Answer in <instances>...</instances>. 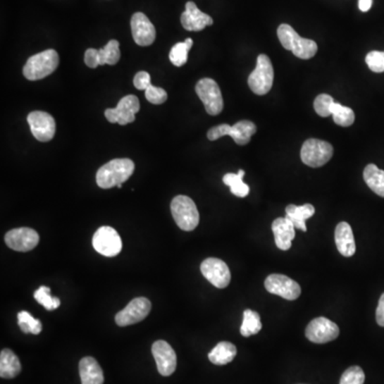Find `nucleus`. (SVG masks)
<instances>
[{
  "label": "nucleus",
  "instance_id": "obj_1",
  "mask_svg": "<svg viewBox=\"0 0 384 384\" xmlns=\"http://www.w3.org/2000/svg\"><path fill=\"white\" fill-rule=\"evenodd\" d=\"M135 171L134 161L128 159H118L99 168L97 173V184L101 189H110L117 186L122 188Z\"/></svg>",
  "mask_w": 384,
  "mask_h": 384
},
{
  "label": "nucleus",
  "instance_id": "obj_2",
  "mask_svg": "<svg viewBox=\"0 0 384 384\" xmlns=\"http://www.w3.org/2000/svg\"><path fill=\"white\" fill-rule=\"evenodd\" d=\"M278 37L282 47L287 51H292V54L300 59H311L318 51L316 42L301 37L290 25H280L278 28Z\"/></svg>",
  "mask_w": 384,
  "mask_h": 384
},
{
  "label": "nucleus",
  "instance_id": "obj_3",
  "mask_svg": "<svg viewBox=\"0 0 384 384\" xmlns=\"http://www.w3.org/2000/svg\"><path fill=\"white\" fill-rule=\"evenodd\" d=\"M59 66V55L54 49H47L29 58L25 64L24 76L28 80H40L53 74Z\"/></svg>",
  "mask_w": 384,
  "mask_h": 384
},
{
  "label": "nucleus",
  "instance_id": "obj_4",
  "mask_svg": "<svg viewBox=\"0 0 384 384\" xmlns=\"http://www.w3.org/2000/svg\"><path fill=\"white\" fill-rule=\"evenodd\" d=\"M171 213L178 228L186 232L194 230L200 222L196 203L187 196H178L172 200Z\"/></svg>",
  "mask_w": 384,
  "mask_h": 384
},
{
  "label": "nucleus",
  "instance_id": "obj_5",
  "mask_svg": "<svg viewBox=\"0 0 384 384\" xmlns=\"http://www.w3.org/2000/svg\"><path fill=\"white\" fill-rule=\"evenodd\" d=\"M273 77L275 72L271 59L268 56L259 55L257 57L256 68L248 78L251 91L257 95L267 94L273 88Z\"/></svg>",
  "mask_w": 384,
  "mask_h": 384
},
{
  "label": "nucleus",
  "instance_id": "obj_6",
  "mask_svg": "<svg viewBox=\"0 0 384 384\" xmlns=\"http://www.w3.org/2000/svg\"><path fill=\"white\" fill-rule=\"evenodd\" d=\"M256 132V125L253 122L244 121L237 122L233 126L228 124H221L211 128L207 132V138L211 141L218 140L224 136H230L238 145H246L250 142L251 137Z\"/></svg>",
  "mask_w": 384,
  "mask_h": 384
},
{
  "label": "nucleus",
  "instance_id": "obj_7",
  "mask_svg": "<svg viewBox=\"0 0 384 384\" xmlns=\"http://www.w3.org/2000/svg\"><path fill=\"white\" fill-rule=\"evenodd\" d=\"M333 156V147L327 141L309 139L301 149V161L312 168L325 166Z\"/></svg>",
  "mask_w": 384,
  "mask_h": 384
},
{
  "label": "nucleus",
  "instance_id": "obj_8",
  "mask_svg": "<svg viewBox=\"0 0 384 384\" xmlns=\"http://www.w3.org/2000/svg\"><path fill=\"white\" fill-rule=\"evenodd\" d=\"M196 92L204 104L205 110L211 116H218L223 109V99L221 91L215 80L203 78L196 86Z\"/></svg>",
  "mask_w": 384,
  "mask_h": 384
},
{
  "label": "nucleus",
  "instance_id": "obj_9",
  "mask_svg": "<svg viewBox=\"0 0 384 384\" xmlns=\"http://www.w3.org/2000/svg\"><path fill=\"white\" fill-rule=\"evenodd\" d=\"M140 110V103L136 95H126L118 104L117 107L106 109L105 117L110 123L128 125L136 120V113Z\"/></svg>",
  "mask_w": 384,
  "mask_h": 384
},
{
  "label": "nucleus",
  "instance_id": "obj_10",
  "mask_svg": "<svg viewBox=\"0 0 384 384\" xmlns=\"http://www.w3.org/2000/svg\"><path fill=\"white\" fill-rule=\"evenodd\" d=\"M92 244L95 250L104 256L112 257L122 250V240L119 233L110 226H101L93 236Z\"/></svg>",
  "mask_w": 384,
  "mask_h": 384
},
{
  "label": "nucleus",
  "instance_id": "obj_11",
  "mask_svg": "<svg viewBox=\"0 0 384 384\" xmlns=\"http://www.w3.org/2000/svg\"><path fill=\"white\" fill-rule=\"evenodd\" d=\"M151 303L149 299L143 298V297L132 299L128 306L124 307L123 310L116 315V323L120 327H128V326L140 323L143 319L147 318V315L151 312Z\"/></svg>",
  "mask_w": 384,
  "mask_h": 384
},
{
  "label": "nucleus",
  "instance_id": "obj_12",
  "mask_svg": "<svg viewBox=\"0 0 384 384\" xmlns=\"http://www.w3.org/2000/svg\"><path fill=\"white\" fill-rule=\"evenodd\" d=\"M340 335V328L326 317L313 319L305 330V336L315 344L332 342Z\"/></svg>",
  "mask_w": 384,
  "mask_h": 384
},
{
  "label": "nucleus",
  "instance_id": "obj_13",
  "mask_svg": "<svg viewBox=\"0 0 384 384\" xmlns=\"http://www.w3.org/2000/svg\"><path fill=\"white\" fill-rule=\"evenodd\" d=\"M121 58V51H120V43L117 40H111L103 47V49H87L85 54V62L87 66L91 68H99V66H114L119 62Z\"/></svg>",
  "mask_w": 384,
  "mask_h": 384
},
{
  "label": "nucleus",
  "instance_id": "obj_14",
  "mask_svg": "<svg viewBox=\"0 0 384 384\" xmlns=\"http://www.w3.org/2000/svg\"><path fill=\"white\" fill-rule=\"evenodd\" d=\"M31 132L37 140L49 142L56 134L55 119L44 111H32L27 118Z\"/></svg>",
  "mask_w": 384,
  "mask_h": 384
},
{
  "label": "nucleus",
  "instance_id": "obj_15",
  "mask_svg": "<svg viewBox=\"0 0 384 384\" xmlns=\"http://www.w3.org/2000/svg\"><path fill=\"white\" fill-rule=\"evenodd\" d=\"M265 288L268 292L286 300H296L301 295L300 285L296 281L279 273H273L265 280Z\"/></svg>",
  "mask_w": 384,
  "mask_h": 384
},
{
  "label": "nucleus",
  "instance_id": "obj_16",
  "mask_svg": "<svg viewBox=\"0 0 384 384\" xmlns=\"http://www.w3.org/2000/svg\"><path fill=\"white\" fill-rule=\"evenodd\" d=\"M5 242L12 250L28 252L39 244L40 236L37 233V230L32 228H13L6 234Z\"/></svg>",
  "mask_w": 384,
  "mask_h": 384
},
{
  "label": "nucleus",
  "instance_id": "obj_17",
  "mask_svg": "<svg viewBox=\"0 0 384 384\" xmlns=\"http://www.w3.org/2000/svg\"><path fill=\"white\" fill-rule=\"evenodd\" d=\"M201 273L207 281L217 288L228 287L230 282V273L228 265L222 259L209 257L201 264Z\"/></svg>",
  "mask_w": 384,
  "mask_h": 384
},
{
  "label": "nucleus",
  "instance_id": "obj_18",
  "mask_svg": "<svg viewBox=\"0 0 384 384\" xmlns=\"http://www.w3.org/2000/svg\"><path fill=\"white\" fill-rule=\"evenodd\" d=\"M151 354L156 361L157 369L161 376H171L175 371L178 359L173 348L165 340H157L151 346Z\"/></svg>",
  "mask_w": 384,
  "mask_h": 384
},
{
  "label": "nucleus",
  "instance_id": "obj_19",
  "mask_svg": "<svg viewBox=\"0 0 384 384\" xmlns=\"http://www.w3.org/2000/svg\"><path fill=\"white\" fill-rule=\"evenodd\" d=\"M132 37L140 47H149L156 39V29L145 14L137 12L130 20Z\"/></svg>",
  "mask_w": 384,
  "mask_h": 384
},
{
  "label": "nucleus",
  "instance_id": "obj_20",
  "mask_svg": "<svg viewBox=\"0 0 384 384\" xmlns=\"http://www.w3.org/2000/svg\"><path fill=\"white\" fill-rule=\"evenodd\" d=\"M182 27L188 31H201L207 26H211L213 20L209 14L199 10L194 1L186 4V10L180 16Z\"/></svg>",
  "mask_w": 384,
  "mask_h": 384
},
{
  "label": "nucleus",
  "instance_id": "obj_21",
  "mask_svg": "<svg viewBox=\"0 0 384 384\" xmlns=\"http://www.w3.org/2000/svg\"><path fill=\"white\" fill-rule=\"evenodd\" d=\"M275 242L280 250L287 251L292 248V240L296 236V228L287 218H278L273 222Z\"/></svg>",
  "mask_w": 384,
  "mask_h": 384
},
{
  "label": "nucleus",
  "instance_id": "obj_22",
  "mask_svg": "<svg viewBox=\"0 0 384 384\" xmlns=\"http://www.w3.org/2000/svg\"><path fill=\"white\" fill-rule=\"evenodd\" d=\"M335 244L338 252L345 257L354 256L356 253V242L352 226L347 222H340L335 228Z\"/></svg>",
  "mask_w": 384,
  "mask_h": 384
},
{
  "label": "nucleus",
  "instance_id": "obj_23",
  "mask_svg": "<svg viewBox=\"0 0 384 384\" xmlns=\"http://www.w3.org/2000/svg\"><path fill=\"white\" fill-rule=\"evenodd\" d=\"M80 375L82 384L104 383L103 369L92 357H86L80 360Z\"/></svg>",
  "mask_w": 384,
  "mask_h": 384
},
{
  "label": "nucleus",
  "instance_id": "obj_24",
  "mask_svg": "<svg viewBox=\"0 0 384 384\" xmlns=\"http://www.w3.org/2000/svg\"><path fill=\"white\" fill-rule=\"evenodd\" d=\"M22 371L20 359L12 350L4 349L0 354V377L13 379Z\"/></svg>",
  "mask_w": 384,
  "mask_h": 384
},
{
  "label": "nucleus",
  "instance_id": "obj_25",
  "mask_svg": "<svg viewBox=\"0 0 384 384\" xmlns=\"http://www.w3.org/2000/svg\"><path fill=\"white\" fill-rule=\"evenodd\" d=\"M285 211L286 218L292 221L295 228L303 230V232H306L305 221L314 216L315 209L311 204H304L302 206L290 204L286 207Z\"/></svg>",
  "mask_w": 384,
  "mask_h": 384
},
{
  "label": "nucleus",
  "instance_id": "obj_26",
  "mask_svg": "<svg viewBox=\"0 0 384 384\" xmlns=\"http://www.w3.org/2000/svg\"><path fill=\"white\" fill-rule=\"evenodd\" d=\"M237 354L235 345L230 342H220L209 354V359L213 364L226 365L235 359Z\"/></svg>",
  "mask_w": 384,
  "mask_h": 384
},
{
  "label": "nucleus",
  "instance_id": "obj_27",
  "mask_svg": "<svg viewBox=\"0 0 384 384\" xmlns=\"http://www.w3.org/2000/svg\"><path fill=\"white\" fill-rule=\"evenodd\" d=\"M367 186L378 196L384 198V171L373 163H369L363 172Z\"/></svg>",
  "mask_w": 384,
  "mask_h": 384
},
{
  "label": "nucleus",
  "instance_id": "obj_28",
  "mask_svg": "<svg viewBox=\"0 0 384 384\" xmlns=\"http://www.w3.org/2000/svg\"><path fill=\"white\" fill-rule=\"evenodd\" d=\"M244 176V170H240L238 173H228L223 176L224 184L230 187V192L234 196L238 197V198H244L250 192L248 185L244 184V180H242Z\"/></svg>",
  "mask_w": 384,
  "mask_h": 384
},
{
  "label": "nucleus",
  "instance_id": "obj_29",
  "mask_svg": "<svg viewBox=\"0 0 384 384\" xmlns=\"http://www.w3.org/2000/svg\"><path fill=\"white\" fill-rule=\"evenodd\" d=\"M263 325H261V316L259 313L252 310H246L244 312V321L240 327V333L244 337H249L251 335H255L261 331Z\"/></svg>",
  "mask_w": 384,
  "mask_h": 384
},
{
  "label": "nucleus",
  "instance_id": "obj_30",
  "mask_svg": "<svg viewBox=\"0 0 384 384\" xmlns=\"http://www.w3.org/2000/svg\"><path fill=\"white\" fill-rule=\"evenodd\" d=\"M192 45H194V41L190 37L186 39L184 42L174 45L169 54L170 61L172 62V64L178 68L186 64L187 60H188V53L192 49Z\"/></svg>",
  "mask_w": 384,
  "mask_h": 384
},
{
  "label": "nucleus",
  "instance_id": "obj_31",
  "mask_svg": "<svg viewBox=\"0 0 384 384\" xmlns=\"http://www.w3.org/2000/svg\"><path fill=\"white\" fill-rule=\"evenodd\" d=\"M331 114L333 116L334 122L342 128H348L352 125L356 119L354 110L349 107H345L340 103H334L331 107Z\"/></svg>",
  "mask_w": 384,
  "mask_h": 384
},
{
  "label": "nucleus",
  "instance_id": "obj_32",
  "mask_svg": "<svg viewBox=\"0 0 384 384\" xmlns=\"http://www.w3.org/2000/svg\"><path fill=\"white\" fill-rule=\"evenodd\" d=\"M18 326L24 333H32L35 335L42 331V323L39 319L33 318L28 312L22 311L18 315Z\"/></svg>",
  "mask_w": 384,
  "mask_h": 384
},
{
  "label": "nucleus",
  "instance_id": "obj_33",
  "mask_svg": "<svg viewBox=\"0 0 384 384\" xmlns=\"http://www.w3.org/2000/svg\"><path fill=\"white\" fill-rule=\"evenodd\" d=\"M35 299L40 304H42L47 311L57 310L58 307L61 304L59 298L51 297V288L47 287V286H41L39 290H35Z\"/></svg>",
  "mask_w": 384,
  "mask_h": 384
},
{
  "label": "nucleus",
  "instance_id": "obj_34",
  "mask_svg": "<svg viewBox=\"0 0 384 384\" xmlns=\"http://www.w3.org/2000/svg\"><path fill=\"white\" fill-rule=\"evenodd\" d=\"M334 101L333 97L329 94H321L315 99L314 109L321 117L328 118L331 114V107Z\"/></svg>",
  "mask_w": 384,
  "mask_h": 384
},
{
  "label": "nucleus",
  "instance_id": "obj_35",
  "mask_svg": "<svg viewBox=\"0 0 384 384\" xmlns=\"http://www.w3.org/2000/svg\"><path fill=\"white\" fill-rule=\"evenodd\" d=\"M365 373L359 366H352L346 369L340 378V384H364Z\"/></svg>",
  "mask_w": 384,
  "mask_h": 384
},
{
  "label": "nucleus",
  "instance_id": "obj_36",
  "mask_svg": "<svg viewBox=\"0 0 384 384\" xmlns=\"http://www.w3.org/2000/svg\"><path fill=\"white\" fill-rule=\"evenodd\" d=\"M367 66L375 73L384 72V51H373L365 58Z\"/></svg>",
  "mask_w": 384,
  "mask_h": 384
},
{
  "label": "nucleus",
  "instance_id": "obj_37",
  "mask_svg": "<svg viewBox=\"0 0 384 384\" xmlns=\"http://www.w3.org/2000/svg\"><path fill=\"white\" fill-rule=\"evenodd\" d=\"M145 97H147V99L149 103L154 104V105H161V104H163L167 101L168 94L163 88L154 87L151 85V86L145 90Z\"/></svg>",
  "mask_w": 384,
  "mask_h": 384
},
{
  "label": "nucleus",
  "instance_id": "obj_38",
  "mask_svg": "<svg viewBox=\"0 0 384 384\" xmlns=\"http://www.w3.org/2000/svg\"><path fill=\"white\" fill-rule=\"evenodd\" d=\"M134 85L138 90H147L151 86V76L149 73L143 70L137 73L134 78Z\"/></svg>",
  "mask_w": 384,
  "mask_h": 384
},
{
  "label": "nucleus",
  "instance_id": "obj_39",
  "mask_svg": "<svg viewBox=\"0 0 384 384\" xmlns=\"http://www.w3.org/2000/svg\"><path fill=\"white\" fill-rule=\"evenodd\" d=\"M376 321L380 327H384V294L381 295L376 311Z\"/></svg>",
  "mask_w": 384,
  "mask_h": 384
},
{
  "label": "nucleus",
  "instance_id": "obj_40",
  "mask_svg": "<svg viewBox=\"0 0 384 384\" xmlns=\"http://www.w3.org/2000/svg\"><path fill=\"white\" fill-rule=\"evenodd\" d=\"M371 5H373V0H359V8L362 12L369 11Z\"/></svg>",
  "mask_w": 384,
  "mask_h": 384
}]
</instances>
